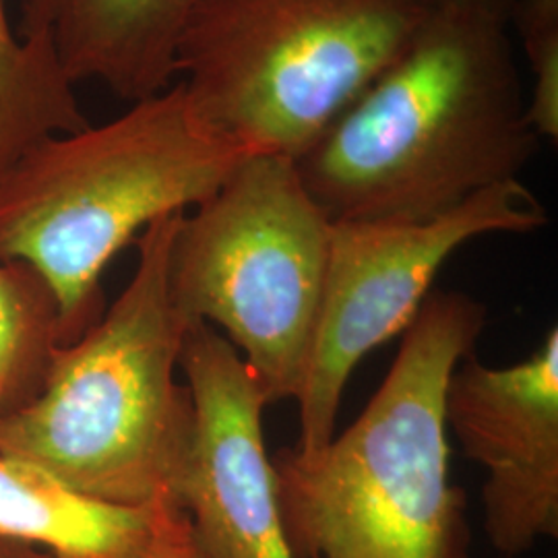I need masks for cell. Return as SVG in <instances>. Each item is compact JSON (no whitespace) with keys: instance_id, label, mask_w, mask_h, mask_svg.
<instances>
[{"instance_id":"cell-1","label":"cell","mask_w":558,"mask_h":558,"mask_svg":"<svg viewBox=\"0 0 558 558\" xmlns=\"http://www.w3.org/2000/svg\"><path fill=\"white\" fill-rule=\"evenodd\" d=\"M509 21L439 4L296 163L331 221L437 220L538 154Z\"/></svg>"},{"instance_id":"cell-2","label":"cell","mask_w":558,"mask_h":558,"mask_svg":"<svg viewBox=\"0 0 558 558\" xmlns=\"http://www.w3.org/2000/svg\"><path fill=\"white\" fill-rule=\"evenodd\" d=\"M486 306L430 292L377 393L317 458H271L294 558H470L465 500L449 476L445 389L476 350Z\"/></svg>"},{"instance_id":"cell-3","label":"cell","mask_w":558,"mask_h":558,"mask_svg":"<svg viewBox=\"0 0 558 558\" xmlns=\"http://www.w3.org/2000/svg\"><path fill=\"white\" fill-rule=\"evenodd\" d=\"M248 156L177 81L100 126L46 137L2 174L0 260L46 281L64 345L100 319L110 260L154 221L214 195Z\"/></svg>"},{"instance_id":"cell-4","label":"cell","mask_w":558,"mask_h":558,"mask_svg":"<svg viewBox=\"0 0 558 558\" xmlns=\"http://www.w3.org/2000/svg\"><path fill=\"white\" fill-rule=\"evenodd\" d=\"M180 216L141 232L137 269L122 294L57 348L38 398L0 422L2 456L106 505L174 502L193 435L191 393L177 379L191 320L170 288Z\"/></svg>"},{"instance_id":"cell-5","label":"cell","mask_w":558,"mask_h":558,"mask_svg":"<svg viewBox=\"0 0 558 558\" xmlns=\"http://www.w3.org/2000/svg\"><path fill=\"white\" fill-rule=\"evenodd\" d=\"M437 0H201L177 81L253 154L299 160L418 36Z\"/></svg>"},{"instance_id":"cell-6","label":"cell","mask_w":558,"mask_h":558,"mask_svg":"<svg viewBox=\"0 0 558 558\" xmlns=\"http://www.w3.org/2000/svg\"><path fill=\"white\" fill-rule=\"evenodd\" d=\"M333 221L294 160L253 154L180 216L170 288L184 317L220 327L269 403L299 398L327 276Z\"/></svg>"},{"instance_id":"cell-7","label":"cell","mask_w":558,"mask_h":558,"mask_svg":"<svg viewBox=\"0 0 558 558\" xmlns=\"http://www.w3.org/2000/svg\"><path fill=\"white\" fill-rule=\"evenodd\" d=\"M546 223V209L521 180L490 186L437 220L333 221L319 317L296 398L300 456L317 458L327 449L360 360L410 327L451 255L480 236L530 234Z\"/></svg>"},{"instance_id":"cell-8","label":"cell","mask_w":558,"mask_h":558,"mask_svg":"<svg viewBox=\"0 0 558 558\" xmlns=\"http://www.w3.org/2000/svg\"><path fill=\"white\" fill-rule=\"evenodd\" d=\"M180 371L193 401V435L174 502L203 558H294L279 515L263 440L269 405L236 348L211 325H189Z\"/></svg>"},{"instance_id":"cell-9","label":"cell","mask_w":558,"mask_h":558,"mask_svg":"<svg viewBox=\"0 0 558 558\" xmlns=\"http://www.w3.org/2000/svg\"><path fill=\"white\" fill-rule=\"evenodd\" d=\"M445 424L486 470L484 527L507 558L558 536V329L530 359L493 368L468 354L445 389Z\"/></svg>"},{"instance_id":"cell-10","label":"cell","mask_w":558,"mask_h":558,"mask_svg":"<svg viewBox=\"0 0 558 558\" xmlns=\"http://www.w3.org/2000/svg\"><path fill=\"white\" fill-rule=\"evenodd\" d=\"M201 0H23V38H40L75 85L96 81L120 100L177 83L180 36Z\"/></svg>"},{"instance_id":"cell-11","label":"cell","mask_w":558,"mask_h":558,"mask_svg":"<svg viewBox=\"0 0 558 558\" xmlns=\"http://www.w3.org/2000/svg\"><path fill=\"white\" fill-rule=\"evenodd\" d=\"M174 509L172 500L117 507L87 499L38 465L0 453V542L50 558H140Z\"/></svg>"},{"instance_id":"cell-12","label":"cell","mask_w":558,"mask_h":558,"mask_svg":"<svg viewBox=\"0 0 558 558\" xmlns=\"http://www.w3.org/2000/svg\"><path fill=\"white\" fill-rule=\"evenodd\" d=\"M89 124L52 48L17 34L0 0V179L40 141Z\"/></svg>"},{"instance_id":"cell-13","label":"cell","mask_w":558,"mask_h":558,"mask_svg":"<svg viewBox=\"0 0 558 558\" xmlns=\"http://www.w3.org/2000/svg\"><path fill=\"white\" fill-rule=\"evenodd\" d=\"M62 345L59 308L27 265L0 260V422L38 398Z\"/></svg>"},{"instance_id":"cell-14","label":"cell","mask_w":558,"mask_h":558,"mask_svg":"<svg viewBox=\"0 0 558 558\" xmlns=\"http://www.w3.org/2000/svg\"><path fill=\"white\" fill-rule=\"evenodd\" d=\"M0 558H50L36 548L0 542ZM140 558H203L193 538L191 521L182 509H174L161 523L160 532Z\"/></svg>"},{"instance_id":"cell-15","label":"cell","mask_w":558,"mask_h":558,"mask_svg":"<svg viewBox=\"0 0 558 558\" xmlns=\"http://www.w3.org/2000/svg\"><path fill=\"white\" fill-rule=\"evenodd\" d=\"M439 4H453V7H465V9H476L490 15H497L500 20H513L521 0H437Z\"/></svg>"}]
</instances>
